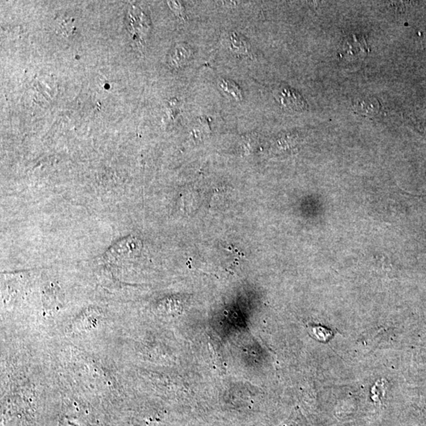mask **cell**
<instances>
[{
    "instance_id": "obj_1",
    "label": "cell",
    "mask_w": 426,
    "mask_h": 426,
    "mask_svg": "<svg viewBox=\"0 0 426 426\" xmlns=\"http://www.w3.org/2000/svg\"><path fill=\"white\" fill-rule=\"evenodd\" d=\"M369 52L370 50L365 36L352 34L344 39L338 55L343 59L353 60L365 57Z\"/></svg>"
},
{
    "instance_id": "obj_2",
    "label": "cell",
    "mask_w": 426,
    "mask_h": 426,
    "mask_svg": "<svg viewBox=\"0 0 426 426\" xmlns=\"http://www.w3.org/2000/svg\"><path fill=\"white\" fill-rule=\"evenodd\" d=\"M276 98L283 108L292 111H302L306 108V104L302 96L291 89L284 88L278 91Z\"/></svg>"
},
{
    "instance_id": "obj_3",
    "label": "cell",
    "mask_w": 426,
    "mask_h": 426,
    "mask_svg": "<svg viewBox=\"0 0 426 426\" xmlns=\"http://www.w3.org/2000/svg\"><path fill=\"white\" fill-rule=\"evenodd\" d=\"M353 108L358 114L365 116H373L380 111V103L374 97H360L353 104Z\"/></svg>"
},
{
    "instance_id": "obj_4",
    "label": "cell",
    "mask_w": 426,
    "mask_h": 426,
    "mask_svg": "<svg viewBox=\"0 0 426 426\" xmlns=\"http://www.w3.org/2000/svg\"><path fill=\"white\" fill-rule=\"evenodd\" d=\"M190 56V51L187 47L183 45L176 46V49L173 50L172 55V62L176 66L183 64L188 60Z\"/></svg>"
},
{
    "instance_id": "obj_5",
    "label": "cell",
    "mask_w": 426,
    "mask_h": 426,
    "mask_svg": "<svg viewBox=\"0 0 426 426\" xmlns=\"http://www.w3.org/2000/svg\"><path fill=\"white\" fill-rule=\"evenodd\" d=\"M220 86L223 90L231 94L237 101H239L242 99V91L235 82L228 81V80H223Z\"/></svg>"
},
{
    "instance_id": "obj_6",
    "label": "cell",
    "mask_w": 426,
    "mask_h": 426,
    "mask_svg": "<svg viewBox=\"0 0 426 426\" xmlns=\"http://www.w3.org/2000/svg\"><path fill=\"white\" fill-rule=\"evenodd\" d=\"M60 28H61V31L63 34L66 35V36H70V34H72L74 32V30L75 29V26L74 25V20H66V21H64L61 24Z\"/></svg>"
}]
</instances>
